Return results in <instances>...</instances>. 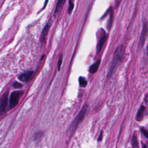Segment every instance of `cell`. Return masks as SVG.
<instances>
[{
	"label": "cell",
	"mask_w": 148,
	"mask_h": 148,
	"mask_svg": "<svg viewBox=\"0 0 148 148\" xmlns=\"http://www.w3.org/2000/svg\"><path fill=\"white\" fill-rule=\"evenodd\" d=\"M23 94V92L22 91H14L12 92V94L10 97L9 99V108L12 109L17 104L19 101L20 96Z\"/></svg>",
	"instance_id": "obj_3"
},
{
	"label": "cell",
	"mask_w": 148,
	"mask_h": 148,
	"mask_svg": "<svg viewBox=\"0 0 148 148\" xmlns=\"http://www.w3.org/2000/svg\"><path fill=\"white\" fill-rule=\"evenodd\" d=\"M125 52V48L123 45L119 46L116 49L110 66L108 73L107 77L108 78L112 77L115 73L117 68L119 66Z\"/></svg>",
	"instance_id": "obj_1"
},
{
	"label": "cell",
	"mask_w": 148,
	"mask_h": 148,
	"mask_svg": "<svg viewBox=\"0 0 148 148\" xmlns=\"http://www.w3.org/2000/svg\"><path fill=\"white\" fill-rule=\"evenodd\" d=\"M88 109V105L87 104H85L79 113L78 114V115L75 117V118L73 119V120L71 124L69 126L68 130L67 132L71 134H72L74 131H75L76 128H77L79 124L84 119V117L86 115V113L87 112Z\"/></svg>",
	"instance_id": "obj_2"
},
{
	"label": "cell",
	"mask_w": 148,
	"mask_h": 148,
	"mask_svg": "<svg viewBox=\"0 0 148 148\" xmlns=\"http://www.w3.org/2000/svg\"><path fill=\"white\" fill-rule=\"evenodd\" d=\"M100 62H101V60H99L97 61H96L94 64H93L92 65L90 66V69H89V72L91 73H94L97 72V71L98 70V69L99 68Z\"/></svg>",
	"instance_id": "obj_10"
},
{
	"label": "cell",
	"mask_w": 148,
	"mask_h": 148,
	"mask_svg": "<svg viewBox=\"0 0 148 148\" xmlns=\"http://www.w3.org/2000/svg\"><path fill=\"white\" fill-rule=\"evenodd\" d=\"M141 131H142V133L143 134V135H145V137H146V138H147L148 137H147V131L145 129V128H142L141 129Z\"/></svg>",
	"instance_id": "obj_18"
},
{
	"label": "cell",
	"mask_w": 148,
	"mask_h": 148,
	"mask_svg": "<svg viewBox=\"0 0 148 148\" xmlns=\"http://www.w3.org/2000/svg\"><path fill=\"white\" fill-rule=\"evenodd\" d=\"M109 12H110V16H109V20H108V24H107V27H108L109 30L110 29L111 26H112L113 20H114L113 19V18H114V12H113L112 8H109Z\"/></svg>",
	"instance_id": "obj_12"
},
{
	"label": "cell",
	"mask_w": 148,
	"mask_h": 148,
	"mask_svg": "<svg viewBox=\"0 0 148 148\" xmlns=\"http://www.w3.org/2000/svg\"><path fill=\"white\" fill-rule=\"evenodd\" d=\"M65 2V0H58L56 7V8L54 10V16H57V15L61 11Z\"/></svg>",
	"instance_id": "obj_9"
},
{
	"label": "cell",
	"mask_w": 148,
	"mask_h": 148,
	"mask_svg": "<svg viewBox=\"0 0 148 148\" xmlns=\"http://www.w3.org/2000/svg\"><path fill=\"white\" fill-rule=\"evenodd\" d=\"M48 3V0H45V3H44V6L43 8L42 9V10H44V9H45V8L46 7V6Z\"/></svg>",
	"instance_id": "obj_20"
},
{
	"label": "cell",
	"mask_w": 148,
	"mask_h": 148,
	"mask_svg": "<svg viewBox=\"0 0 148 148\" xmlns=\"http://www.w3.org/2000/svg\"><path fill=\"white\" fill-rule=\"evenodd\" d=\"M147 23L146 22H145L143 24V28L141 32V38H140V44L142 46L144 45V43L145 42L146 36H147Z\"/></svg>",
	"instance_id": "obj_7"
},
{
	"label": "cell",
	"mask_w": 148,
	"mask_h": 148,
	"mask_svg": "<svg viewBox=\"0 0 148 148\" xmlns=\"http://www.w3.org/2000/svg\"><path fill=\"white\" fill-rule=\"evenodd\" d=\"M142 148H147V147H146V145L143 144V146H142Z\"/></svg>",
	"instance_id": "obj_21"
},
{
	"label": "cell",
	"mask_w": 148,
	"mask_h": 148,
	"mask_svg": "<svg viewBox=\"0 0 148 148\" xmlns=\"http://www.w3.org/2000/svg\"><path fill=\"white\" fill-rule=\"evenodd\" d=\"M8 101V91H6L3 95L1 100V105H0V114H3L6 110Z\"/></svg>",
	"instance_id": "obj_5"
},
{
	"label": "cell",
	"mask_w": 148,
	"mask_h": 148,
	"mask_svg": "<svg viewBox=\"0 0 148 148\" xmlns=\"http://www.w3.org/2000/svg\"><path fill=\"white\" fill-rule=\"evenodd\" d=\"M74 8V4L72 3L71 0H70L69 2V7L68 9V12L69 14H71L73 11V9Z\"/></svg>",
	"instance_id": "obj_15"
},
{
	"label": "cell",
	"mask_w": 148,
	"mask_h": 148,
	"mask_svg": "<svg viewBox=\"0 0 148 148\" xmlns=\"http://www.w3.org/2000/svg\"><path fill=\"white\" fill-rule=\"evenodd\" d=\"M32 75H33V71H29L20 75L19 77H18V79H19L20 81L26 82H28L31 78Z\"/></svg>",
	"instance_id": "obj_8"
},
{
	"label": "cell",
	"mask_w": 148,
	"mask_h": 148,
	"mask_svg": "<svg viewBox=\"0 0 148 148\" xmlns=\"http://www.w3.org/2000/svg\"><path fill=\"white\" fill-rule=\"evenodd\" d=\"M132 144H133V146L134 148L137 147L138 146V142L137 138V136L135 134H134V136H133V139H132Z\"/></svg>",
	"instance_id": "obj_14"
},
{
	"label": "cell",
	"mask_w": 148,
	"mask_h": 148,
	"mask_svg": "<svg viewBox=\"0 0 148 148\" xmlns=\"http://www.w3.org/2000/svg\"><path fill=\"white\" fill-rule=\"evenodd\" d=\"M79 84L80 86L81 87H85L87 85V81L85 79V78H84L83 77H80L79 79Z\"/></svg>",
	"instance_id": "obj_13"
},
{
	"label": "cell",
	"mask_w": 148,
	"mask_h": 148,
	"mask_svg": "<svg viewBox=\"0 0 148 148\" xmlns=\"http://www.w3.org/2000/svg\"><path fill=\"white\" fill-rule=\"evenodd\" d=\"M50 26H51V23H50V21H49L45 25V26L44 27V28L42 31V33H41V36H40V42L42 45H44L46 44L47 36L48 35Z\"/></svg>",
	"instance_id": "obj_4"
},
{
	"label": "cell",
	"mask_w": 148,
	"mask_h": 148,
	"mask_svg": "<svg viewBox=\"0 0 148 148\" xmlns=\"http://www.w3.org/2000/svg\"><path fill=\"white\" fill-rule=\"evenodd\" d=\"M106 40H107V35H106V33L104 32L102 35H101L100 38L98 41V43L97 45V53H99L101 52Z\"/></svg>",
	"instance_id": "obj_6"
},
{
	"label": "cell",
	"mask_w": 148,
	"mask_h": 148,
	"mask_svg": "<svg viewBox=\"0 0 148 148\" xmlns=\"http://www.w3.org/2000/svg\"><path fill=\"white\" fill-rule=\"evenodd\" d=\"M145 110V107L143 105H142L139 110L138 111V113L137 114V116H136V119L137 121H141L142 120L143 116V114H144V111Z\"/></svg>",
	"instance_id": "obj_11"
},
{
	"label": "cell",
	"mask_w": 148,
	"mask_h": 148,
	"mask_svg": "<svg viewBox=\"0 0 148 148\" xmlns=\"http://www.w3.org/2000/svg\"><path fill=\"white\" fill-rule=\"evenodd\" d=\"M102 134H103V133H102V131H101V134L100 135V137L98 138V141H101L102 140Z\"/></svg>",
	"instance_id": "obj_19"
},
{
	"label": "cell",
	"mask_w": 148,
	"mask_h": 148,
	"mask_svg": "<svg viewBox=\"0 0 148 148\" xmlns=\"http://www.w3.org/2000/svg\"><path fill=\"white\" fill-rule=\"evenodd\" d=\"M13 87L15 88V89H20L22 87V85L20 83H18L17 82H15L14 83H13Z\"/></svg>",
	"instance_id": "obj_16"
},
{
	"label": "cell",
	"mask_w": 148,
	"mask_h": 148,
	"mask_svg": "<svg viewBox=\"0 0 148 148\" xmlns=\"http://www.w3.org/2000/svg\"><path fill=\"white\" fill-rule=\"evenodd\" d=\"M62 61H63V56H61L60 57L59 62H58V70L59 71L60 69V67L62 64Z\"/></svg>",
	"instance_id": "obj_17"
}]
</instances>
